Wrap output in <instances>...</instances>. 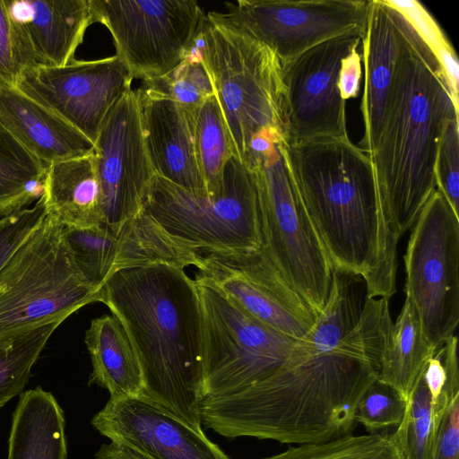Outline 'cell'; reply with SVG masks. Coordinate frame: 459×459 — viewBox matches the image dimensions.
Returning a JSON list of instances; mask_svg holds the SVG:
<instances>
[{
	"label": "cell",
	"instance_id": "cell-1",
	"mask_svg": "<svg viewBox=\"0 0 459 459\" xmlns=\"http://www.w3.org/2000/svg\"><path fill=\"white\" fill-rule=\"evenodd\" d=\"M375 367L345 344L312 353L299 342L267 377L233 394L202 400V425L227 438L320 443L351 434Z\"/></svg>",
	"mask_w": 459,
	"mask_h": 459
},
{
	"label": "cell",
	"instance_id": "cell-2",
	"mask_svg": "<svg viewBox=\"0 0 459 459\" xmlns=\"http://www.w3.org/2000/svg\"><path fill=\"white\" fill-rule=\"evenodd\" d=\"M185 268L156 263L121 270L100 290V302L125 327L138 357V397L203 430L202 310Z\"/></svg>",
	"mask_w": 459,
	"mask_h": 459
},
{
	"label": "cell",
	"instance_id": "cell-3",
	"mask_svg": "<svg viewBox=\"0 0 459 459\" xmlns=\"http://www.w3.org/2000/svg\"><path fill=\"white\" fill-rule=\"evenodd\" d=\"M287 169L332 266L363 278L368 298L396 291L397 245L370 157L349 136L280 143Z\"/></svg>",
	"mask_w": 459,
	"mask_h": 459
},
{
	"label": "cell",
	"instance_id": "cell-4",
	"mask_svg": "<svg viewBox=\"0 0 459 459\" xmlns=\"http://www.w3.org/2000/svg\"><path fill=\"white\" fill-rule=\"evenodd\" d=\"M398 13L402 45L378 142L369 157L384 216L399 242L437 190L438 143L446 124L458 117L459 109L438 62Z\"/></svg>",
	"mask_w": 459,
	"mask_h": 459
},
{
	"label": "cell",
	"instance_id": "cell-5",
	"mask_svg": "<svg viewBox=\"0 0 459 459\" xmlns=\"http://www.w3.org/2000/svg\"><path fill=\"white\" fill-rule=\"evenodd\" d=\"M198 39V54L220 105L233 156L252 169L260 151L284 140L281 63L222 13L205 15Z\"/></svg>",
	"mask_w": 459,
	"mask_h": 459
},
{
	"label": "cell",
	"instance_id": "cell-6",
	"mask_svg": "<svg viewBox=\"0 0 459 459\" xmlns=\"http://www.w3.org/2000/svg\"><path fill=\"white\" fill-rule=\"evenodd\" d=\"M143 212L181 250L196 255L247 253L263 247L259 199L253 169L234 156L216 195L154 176Z\"/></svg>",
	"mask_w": 459,
	"mask_h": 459
},
{
	"label": "cell",
	"instance_id": "cell-7",
	"mask_svg": "<svg viewBox=\"0 0 459 459\" xmlns=\"http://www.w3.org/2000/svg\"><path fill=\"white\" fill-rule=\"evenodd\" d=\"M92 302H100V291L75 265L64 226L47 214L0 269V340L63 323Z\"/></svg>",
	"mask_w": 459,
	"mask_h": 459
},
{
	"label": "cell",
	"instance_id": "cell-8",
	"mask_svg": "<svg viewBox=\"0 0 459 459\" xmlns=\"http://www.w3.org/2000/svg\"><path fill=\"white\" fill-rule=\"evenodd\" d=\"M281 142L260 152L252 168L263 249L317 316L328 297L333 266L290 176Z\"/></svg>",
	"mask_w": 459,
	"mask_h": 459
},
{
	"label": "cell",
	"instance_id": "cell-9",
	"mask_svg": "<svg viewBox=\"0 0 459 459\" xmlns=\"http://www.w3.org/2000/svg\"><path fill=\"white\" fill-rule=\"evenodd\" d=\"M195 281L202 310L204 398L240 391L273 374L290 356L298 340Z\"/></svg>",
	"mask_w": 459,
	"mask_h": 459
},
{
	"label": "cell",
	"instance_id": "cell-10",
	"mask_svg": "<svg viewBox=\"0 0 459 459\" xmlns=\"http://www.w3.org/2000/svg\"><path fill=\"white\" fill-rule=\"evenodd\" d=\"M403 260L405 297L437 349L459 323V216L437 189L411 228Z\"/></svg>",
	"mask_w": 459,
	"mask_h": 459
},
{
	"label": "cell",
	"instance_id": "cell-11",
	"mask_svg": "<svg viewBox=\"0 0 459 459\" xmlns=\"http://www.w3.org/2000/svg\"><path fill=\"white\" fill-rule=\"evenodd\" d=\"M133 78H160L192 52L205 15L194 0H91Z\"/></svg>",
	"mask_w": 459,
	"mask_h": 459
},
{
	"label": "cell",
	"instance_id": "cell-12",
	"mask_svg": "<svg viewBox=\"0 0 459 459\" xmlns=\"http://www.w3.org/2000/svg\"><path fill=\"white\" fill-rule=\"evenodd\" d=\"M368 1L239 0L225 19L270 48L281 65L329 39L363 34Z\"/></svg>",
	"mask_w": 459,
	"mask_h": 459
},
{
	"label": "cell",
	"instance_id": "cell-13",
	"mask_svg": "<svg viewBox=\"0 0 459 459\" xmlns=\"http://www.w3.org/2000/svg\"><path fill=\"white\" fill-rule=\"evenodd\" d=\"M361 37L351 33L329 39L282 65L286 143L349 136L339 74L342 59L360 45Z\"/></svg>",
	"mask_w": 459,
	"mask_h": 459
},
{
	"label": "cell",
	"instance_id": "cell-14",
	"mask_svg": "<svg viewBox=\"0 0 459 459\" xmlns=\"http://www.w3.org/2000/svg\"><path fill=\"white\" fill-rule=\"evenodd\" d=\"M195 280L294 340H301L316 316L287 282L263 247L247 253L197 255Z\"/></svg>",
	"mask_w": 459,
	"mask_h": 459
},
{
	"label": "cell",
	"instance_id": "cell-15",
	"mask_svg": "<svg viewBox=\"0 0 459 459\" xmlns=\"http://www.w3.org/2000/svg\"><path fill=\"white\" fill-rule=\"evenodd\" d=\"M134 80L116 55L98 60H75L60 66L25 69L14 87L46 107L95 143L113 107Z\"/></svg>",
	"mask_w": 459,
	"mask_h": 459
},
{
	"label": "cell",
	"instance_id": "cell-16",
	"mask_svg": "<svg viewBox=\"0 0 459 459\" xmlns=\"http://www.w3.org/2000/svg\"><path fill=\"white\" fill-rule=\"evenodd\" d=\"M94 147L103 224L119 230L142 213L155 176L143 140L137 89L126 92L108 114Z\"/></svg>",
	"mask_w": 459,
	"mask_h": 459
},
{
	"label": "cell",
	"instance_id": "cell-17",
	"mask_svg": "<svg viewBox=\"0 0 459 459\" xmlns=\"http://www.w3.org/2000/svg\"><path fill=\"white\" fill-rule=\"evenodd\" d=\"M75 265L97 290L116 273L132 267L169 263L195 266L197 255L177 247L142 212L119 230L103 223L88 228L64 227Z\"/></svg>",
	"mask_w": 459,
	"mask_h": 459
},
{
	"label": "cell",
	"instance_id": "cell-18",
	"mask_svg": "<svg viewBox=\"0 0 459 459\" xmlns=\"http://www.w3.org/2000/svg\"><path fill=\"white\" fill-rule=\"evenodd\" d=\"M91 425L146 459H230L204 430L140 398H109Z\"/></svg>",
	"mask_w": 459,
	"mask_h": 459
},
{
	"label": "cell",
	"instance_id": "cell-19",
	"mask_svg": "<svg viewBox=\"0 0 459 459\" xmlns=\"http://www.w3.org/2000/svg\"><path fill=\"white\" fill-rule=\"evenodd\" d=\"M143 140L156 176L174 185L204 190L191 108L137 89Z\"/></svg>",
	"mask_w": 459,
	"mask_h": 459
},
{
	"label": "cell",
	"instance_id": "cell-20",
	"mask_svg": "<svg viewBox=\"0 0 459 459\" xmlns=\"http://www.w3.org/2000/svg\"><path fill=\"white\" fill-rule=\"evenodd\" d=\"M402 39L398 12L385 0L368 1L360 40L364 87L359 106L363 135L359 145L368 156L378 142Z\"/></svg>",
	"mask_w": 459,
	"mask_h": 459
},
{
	"label": "cell",
	"instance_id": "cell-21",
	"mask_svg": "<svg viewBox=\"0 0 459 459\" xmlns=\"http://www.w3.org/2000/svg\"><path fill=\"white\" fill-rule=\"evenodd\" d=\"M36 65L60 66L74 59L94 23L91 0H4Z\"/></svg>",
	"mask_w": 459,
	"mask_h": 459
},
{
	"label": "cell",
	"instance_id": "cell-22",
	"mask_svg": "<svg viewBox=\"0 0 459 459\" xmlns=\"http://www.w3.org/2000/svg\"><path fill=\"white\" fill-rule=\"evenodd\" d=\"M0 123L46 168L94 153V143L56 114L0 79Z\"/></svg>",
	"mask_w": 459,
	"mask_h": 459
},
{
	"label": "cell",
	"instance_id": "cell-23",
	"mask_svg": "<svg viewBox=\"0 0 459 459\" xmlns=\"http://www.w3.org/2000/svg\"><path fill=\"white\" fill-rule=\"evenodd\" d=\"M43 194L48 214L64 227L88 228L103 223L94 153L48 166Z\"/></svg>",
	"mask_w": 459,
	"mask_h": 459
},
{
	"label": "cell",
	"instance_id": "cell-24",
	"mask_svg": "<svg viewBox=\"0 0 459 459\" xmlns=\"http://www.w3.org/2000/svg\"><path fill=\"white\" fill-rule=\"evenodd\" d=\"M92 372L89 385L107 389L110 398H138L143 380L140 362L130 338L113 315L91 321L85 332Z\"/></svg>",
	"mask_w": 459,
	"mask_h": 459
},
{
	"label": "cell",
	"instance_id": "cell-25",
	"mask_svg": "<svg viewBox=\"0 0 459 459\" xmlns=\"http://www.w3.org/2000/svg\"><path fill=\"white\" fill-rule=\"evenodd\" d=\"M7 459H66L63 411L40 387L24 392L14 411Z\"/></svg>",
	"mask_w": 459,
	"mask_h": 459
},
{
	"label": "cell",
	"instance_id": "cell-26",
	"mask_svg": "<svg viewBox=\"0 0 459 459\" xmlns=\"http://www.w3.org/2000/svg\"><path fill=\"white\" fill-rule=\"evenodd\" d=\"M437 349L427 339L420 316L405 297L395 322L385 335L378 378L409 397Z\"/></svg>",
	"mask_w": 459,
	"mask_h": 459
},
{
	"label": "cell",
	"instance_id": "cell-27",
	"mask_svg": "<svg viewBox=\"0 0 459 459\" xmlns=\"http://www.w3.org/2000/svg\"><path fill=\"white\" fill-rule=\"evenodd\" d=\"M366 299L363 278L333 267L327 299L312 327L299 340L301 348L312 353L335 350L358 323Z\"/></svg>",
	"mask_w": 459,
	"mask_h": 459
},
{
	"label": "cell",
	"instance_id": "cell-28",
	"mask_svg": "<svg viewBox=\"0 0 459 459\" xmlns=\"http://www.w3.org/2000/svg\"><path fill=\"white\" fill-rule=\"evenodd\" d=\"M46 169L0 123V216L28 207L42 195Z\"/></svg>",
	"mask_w": 459,
	"mask_h": 459
},
{
	"label": "cell",
	"instance_id": "cell-29",
	"mask_svg": "<svg viewBox=\"0 0 459 459\" xmlns=\"http://www.w3.org/2000/svg\"><path fill=\"white\" fill-rule=\"evenodd\" d=\"M191 110L205 192L213 195L221 191L225 166L233 157L230 135L215 95Z\"/></svg>",
	"mask_w": 459,
	"mask_h": 459
},
{
	"label": "cell",
	"instance_id": "cell-30",
	"mask_svg": "<svg viewBox=\"0 0 459 459\" xmlns=\"http://www.w3.org/2000/svg\"><path fill=\"white\" fill-rule=\"evenodd\" d=\"M61 323H48L0 340V408L22 393L32 366Z\"/></svg>",
	"mask_w": 459,
	"mask_h": 459
},
{
	"label": "cell",
	"instance_id": "cell-31",
	"mask_svg": "<svg viewBox=\"0 0 459 459\" xmlns=\"http://www.w3.org/2000/svg\"><path fill=\"white\" fill-rule=\"evenodd\" d=\"M261 459H403V456L395 434L379 432L300 444Z\"/></svg>",
	"mask_w": 459,
	"mask_h": 459
},
{
	"label": "cell",
	"instance_id": "cell-32",
	"mask_svg": "<svg viewBox=\"0 0 459 459\" xmlns=\"http://www.w3.org/2000/svg\"><path fill=\"white\" fill-rule=\"evenodd\" d=\"M439 421L435 418L421 374L409 397L403 419L394 432L403 459H435Z\"/></svg>",
	"mask_w": 459,
	"mask_h": 459
},
{
	"label": "cell",
	"instance_id": "cell-33",
	"mask_svg": "<svg viewBox=\"0 0 459 459\" xmlns=\"http://www.w3.org/2000/svg\"><path fill=\"white\" fill-rule=\"evenodd\" d=\"M407 20L438 62L453 102L459 108V64L453 46L429 13L418 1L385 0ZM459 109V108H458Z\"/></svg>",
	"mask_w": 459,
	"mask_h": 459
},
{
	"label": "cell",
	"instance_id": "cell-34",
	"mask_svg": "<svg viewBox=\"0 0 459 459\" xmlns=\"http://www.w3.org/2000/svg\"><path fill=\"white\" fill-rule=\"evenodd\" d=\"M150 92L194 108L214 95L213 88L199 54H191L167 74L144 82Z\"/></svg>",
	"mask_w": 459,
	"mask_h": 459
},
{
	"label": "cell",
	"instance_id": "cell-35",
	"mask_svg": "<svg viewBox=\"0 0 459 459\" xmlns=\"http://www.w3.org/2000/svg\"><path fill=\"white\" fill-rule=\"evenodd\" d=\"M406 407L407 401L402 394L377 377L364 392L356 411L355 421L370 433H379L389 428H397Z\"/></svg>",
	"mask_w": 459,
	"mask_h": 459
},
{
	"label": "cell",
	"instance_id": "cell-36",
	"mask_svg": "<svg viewBox=\"0 0 459 459\" xmlns=\"http://www.w3.org/2000/svg\"><path fill=\"white\" fill-rule=\"evenodd\" d=\"M437 189L455 215L459 216V118L446 124L437 147L435 163Z\"/></svg>",
	"mask_w": 459,
	"mask_h": 459
},
{
	"label": "cell",
	"instance_id": "cell-37",
	"mask_svg": "<svg viewBox=\"0 0 459 459\" xmlns=\"http://www.w3.org/2000/svg\"><path fill=\"white\" fill-rule=\"evenodd\" d=\"M35 65L25 40L7 12L4 0H0V79L14 86L22 73Z\"/></svg>",
	"mask_w": 459,
	"mask_h": 459
},
{
	"label": "cell",
	"instance_id": "cell-38",
	"mask_svg": "<svg viewBox=\"0 0 459 459\" xmlns=\"http://www.w3.org/2000/svg\"><path fill=\"white\" fill-rule=\"evenodd\" d=\"M48 214L44 194L34 204L0 220V269L12 254L41 224Z\"/></svg>",
	"mask_w": 459,
	"mask_h": 459
},
{
	"label": "cell",
	"instance_id": "cell-39",
	"mask_svg": "<svg viewBox=\"0 0 459 459\" xmlns=\"http://www.w3.org/2000/svg\"><path fill=\"white\" fill-rule=\"evenodd\" d=\"M446 402L438 424L435 459H459V389L445 388Z\"/></svg>",
	"mask_w": 459,
	"mask_h": 459
},
{
	"label": "cell",
	"instance_id": "cell-40",
	"mask_svg": "<svg viewBox=\"0 0 459 459\" xmlns=\"http://www.w3.org/2000/svg\"><path fill=\"white\" fill-rule=\"evenodd\" d=\"M362 56L359 46L354 47L341 62L338 86L345 101L356 98L360 87Z\"/></svg>",
	"mask_w": 459,
	"mask_h": 459
},
{
	"label": "cell",
	"instance_id": "cell-41",
	"mask_svg": "<svg viewBox=\"0 0 459 459\" xmlns=\"http://www.w3.org/2000/svg\"><path fill=\"white\" fill-rule=\"evenodd\" d=\"M96 459H146L134 450L111 442L103 444L95 454Z\"/></svg>",
	"mask_w": 459,
	"mask_h": 459
},
{
	"label": "cell",
	"instance_id": "cell-42",
	"mask_svg": "<svg viewBox=\"0 0 459 459\" xmlns=\"http://www.w3.org/2000/svg\"><path fill=\"white\" fill-rule=\"evenodd\" d=\"M2 217H4V216H0V220H1Z\"/></svg>",
	"mask_w": 459,
	"mask_h": 459
}]
</instances>
